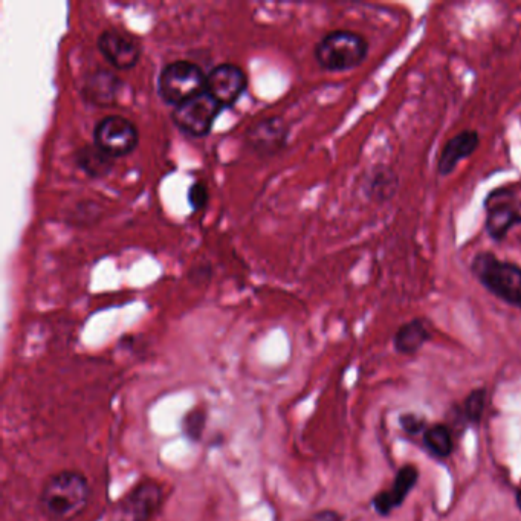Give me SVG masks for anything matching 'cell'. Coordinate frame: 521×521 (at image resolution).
Segmentation results:
<instances>
[{
  "label": "cell",
  "instance_id": "cell-1",
  "mask_svg": "<svg viewBox=\"0 0 521 521\" xmlns=\"http://www.w3.org/2000/svg\"><path fill=\"white\" fill-rule=\"evenodd\" d=\"M91 494V483L81 471H59L43 483L40 511L51 521H74L88 509Z\"/></svg>",
  "mask_w": 521,
  "mask_h": 521
},
{
  "label": "cell",
  "instance_id": "cell-2",
  "mask_svg": "<svg viewBox=\"0 0 521 521\" xmlns=\"http://www.w3.org/2000/svg\"><path fill=\"white\" fill-rule=\"evenodd\" d=\"M474 279L494 297L521 311V266L491 251H479L470 263Z\"/></svg>",
  "mask_w": 521,
  "mask_h": 521
},
{
  "label": "cell",
  "instance_id": "cell-3",
  "mask_svg": "<svg viewBox=\"0 0 521 521\" xmlns=\"http://www.w3.org/2000/svg\"><path fill=\"white\" fill-rule=\"evenodd\" d=\"M370 45L363 34L335 30L324 34L315 45L314 57L323 71L347 72L360 68L369 57Z\"/></svg>",
  "mask_w": 521,
  "mask_h": 521
},
{
  "label": "cell",
  "instance_id": "cell-4",
  "mask_svg": "<svg viewBox=\"0 0 521 521\" xmlns=\"http://www.w3.org/2000/svg\"><path fill=\"white\" fill-rule=\"evenodd\" d=\"M204 92H207V74L196 63L176 60L159 72L158 95L169 106H181Z\"/></svg>",
  "mask_w": 521,
  "mask_h": 521
},
{
  "label": "cell",
  "instance_id": "cell-5",
  "mask_svg": "<svg viewBox=\"0 0 521 521\" xmlns=\"http://www.w3.org/2000/svg\"><path fill=\"white\" fill-rule=\"evenodd\" d=\"M164 497V488L156 480H143L112 506L107 521H152L161 511Z\"/></svg>",
  "mask_w": 521,
  "mask_h": 521
},
{
  "label": "cell",
  "instance_id": "cell-6",
  "mask_svg": "<svg viewBox=\"0 0 521 521\" xmlns=\"http://www.w3.org/2000/svg\"><path fill=\"white\" fill-rule=\"evenodd\" d=\"M485 231L492 242H503L512 228L521 225V199L508 187L489 191L483 202Z\"/></svg>",
  "mask_w": 521,
  "mask_h": 521
},
{
  "label": "cell",
  "instance_id": "cell-7",
  "mask_svg": "<svg viewBox=\"0 0 521 521\" xmlns=\"http://www.w3.org/2000/svg\"><path fill=\"white\" fill-rule=\"evenodd\" d=\"M140 144L135 124L121 115L101 118L94 127V146L112 159L124 158Z\"/></svg>",
  "mask_w": 521,
  "mask_h": 521
},
{
  "label": "cell",
  "instance_id": "cell-8",
  "mask_svg": "<svg viewBox=\"0 0 521 521\" xmlns=\"http://www.w3.org/2000/svg\"><path fill=\"white\" fill-rule=\"evenodd\" d=\"M224 111V107L217 103L208 92L185 101L175 107L172 112V121L185 135L193 138H204L210 135L217 118Z\"/></svg>",
  "mask_w": 521,
  "mask_h": 521
},
{
  "label": "cell",
  "instance_id": "cell-9",
  "mask_svg": "<svg viewBox=\"0 0 521 521\" xmlns=\"http://www.w3.org/2000/svg\"><path fill=\"white\" fill-rule=\"evenodd\" d=\"M248 89V75L240 66L222 63L207 74V92L222 107H233Z\"/></svg>",
  "mask_w": 521,
  "mask_h": 521
},
{
  "label": "cell",
  "instance_id": "cell-10",
  "mask_svg": "<svg viewBox=\"0 0 521 521\" xmlns=\"http://www.w3.org/2000/svg\"><path fill=\"white\" fill-rule=\"evenodd\" d=\"M98 51L118 71L135 68L141 59V45L135 37L121 30H106L98 36Z\"/></svg>",
  "mask_w": 521,
  "mask_h": 521
},
{
  "label": "cell",
  "instance_id": "cell-11",
  "mask_svg": "<svg viewBox=\"0 0 521 521\" xmlns=\"http://www.w3.org/2000/svg\"><path fill=\"white\" fill-rule=\"evenodd\" d=\"M246 141L259 155H274L280 152L288 141V126L280 117L266 118L248 130Z\"/></svg>",
  "mask_w": 521,
  "mask_h": 521
},
{
  "label": "cell",
  "instance_id": "cell-12",
  "mask_svg": "<svg viewBox=\"0 0 521 521\" xmlns=\"http://www.w3.org/2000/svg\"><path fill=\"white\" fill-rule=\"evenodd\" d=\"M480 141H482L480 133L474 129H465L451 136L442 147L441 155L437 159V173L441 176H450L459 166V162L471 158L477 152Z\"/></svg>",
  "mask_w": 521,
  "mask_h": 521
},
{
  "label": "cell",
  "instance_id": "cell-13",
  "mask_svg": "<svg viewBox=\"0 0 521 521\" xmlns=\"http://www.w3.org/2000/svg\"><path fill=\"white\" fill-rule=\"evenodd\" d=\"M419 480V471L415 465H404L399 468L393 480L392 488L381 491L373 497L372 506L379 515L387 517L396 508H401L402 503L407 500L411 489L415 488Z\"/></svg>",
  "mask_w": 521,
  "mask_h": 521
},
{
  "label": "cell",
  "instance_id": "cell-14",
  "mask_svg": "<svg viewBox=\"0 0 521 521\" xmlns=\"http://www.w3.org/2000/svg\"><path fill=\"white\" fill-rule=\"evenodd\" d=\"M399 187V176L390 167L376 166L364 181L363 190L367 198L376 204H384L395 198Z\"/></svg>",
  "mask_w": 521,
  "mask_h": 521
},
{
  "label": "cell",
  "instance_id": "cell-15",
  "mask_svg": "<svg viewBox=\"0 0 521 521\" xmlns=\"http://www.w3.org/2000/svg\"><path fill=\"white\" fill-rule=\"evenodd\" d=\"M431 340V331L427 321L422 318L407 321L398 327L395 337H393V346L401 355H415L418 353L428 341Z\"/></svg>",
  "mask_w": 521,
  "mask_h": 521
},
{
  "label": "cell",
  "instance_id": "cell-16",
  "mask_svg": "<svg viewBox=\"0 0 521 521\" xmlns=\"http://www.w3.org/2000/svg\"><path fill=\"white\" fill-rule=\"evenodd\" d=\"M120 85V78L117 75L100 69V71L89 75L88 81H86V100L97 104V106H109L117 97Z\"/></svg>",
  "mask_w": 521,
  "mask_h": 521
},
{
  "label": "cell",
  "instance_id": "cell-17",
  "mask_svg": "<svg viewBox=\"0 0 521 521\" xmlns=\"http://www.w3.org/2000/svg\"><path fill=\"white\" fill-rule=\"evenodd\" d=\"M75 162L91 178H104L114 169V159L101 152L98 147L85 146L75 152Z\"/></svg>",
  "mask_w": 521,
  "mask_h": 521
},
{
  "label": "cell",
  "instance_id": "cell-18",
  "mask_svg": "<svg viewBox=\"0 0 521 521\" xmlns=\"http://www.w3.org/2000/svg\"><path fill=\"white\" fill-rule=\"evenodd\" d=\"M424 445L431 456L437 457V459H447L454 451L453 433L447 425H433L425 430Z\"/></svg>",
  "mask_w": 521,
  "mask_h": 521
},
{
  "label": "cell",
  "instance_id": "cell-19",
  "mask_svg": "<svg viewBox=\"0 0 521 521\" xmlns=\"http://www.w3.org/2000/svg\"><path fill=\"white\" fill-rule=\"evenodd\" d=\"M181 427L182 434L187 437L188 441H201L205 427H207V411L204 408H191L182 418Z\"/></svg>",
  "mask_w": 521,
  "mask_h": 521
},
{
  "label": "cell",
  "instance_id": "cell-20",
  "mask_svg": "<svg viewBox=\"0 0 521 521\" xmlns=\"http://www.w3.org/2000/svg\"><path fill=\"white\" fill-rule=\"evenodd\" d=\"M485 405L486 389L480 387V389L473 390L463 404V415H465L466 421L471 424H479L485 413Z\"/></svg>",
  "mask_w": 521,
  "mask_h": 521
},
{
  "label": "cell",
  "instance_id": "cell-21",
  "mask_svg": "<svg viewBox=\"0 0 521 521\" xmlns=\"http://www.w3.org/2000/svg\"><path fill=\"white\" fill-rule=\"evenodd\" d=\"M187 201L195 211L202 210L208 202V188L204 182H193L188 188Z\"/></svg>",
  "mask_w": 521,
  "mask_h": 521
},
{
  "label": "cell",
  "instance_id": "cell-22",
  "mask_svg": "<svg viewBox=\"0 0 521 521\" xmlns=\"http://www.w3.org/2000/svg\"><path fill=\"white\" fill-rule=\"evenodd\" d=\"M399 424H401L402 430L407 434H411V436H416V434L425 433V419L421 418V416L413 415V413H407V415H402L399 418Z\"/></svg>",
  "mask_w": 521,
  "mask_h": 521
},
{
  "label": "cell",
  "instance_id": "cell-23",
  "mask_svg": "<svg viewBox=\"0 0 521 521\" xmlns=\"http://www.w3.org/2000/svg\"><path fill=\"white\" fill-rule=\"evenodd\" d=\"M305 521H343V515L334 509H323V511L315 512L311 517L306 518Z\"/></svg>",
  "mask_w": 521,
  "mask_h": 521
},
{
  "label": "cell",
  "instance_id": "cell-24",
  "mask_svg": "<svg viewBox=\"0 0 521 521\" xmlns=\"http://www.w3.org/2000/svg\"><path fill=\"white\" fill-rule=\"evenodd\" d=\"M515 503H517V508L521 512V489H518L517 494H515Z\"/></svg>",
  "mask_w": 521,
  "mask_h": 521
},
{
  "label": "cell",
  "instance_id": "cell-25",
  "mask_svg": "<svg viewBox=\"0 0 521 521\" xmlns=\"http://www.w3.org/2000/svg\"><path fill=\"white\" fill-rule=\"evenodd\" d=\"M520 245H521V237H520Z\"/></svg>",
  "mask_w": 521,
  "mask_h": 521
}]
</instances>
